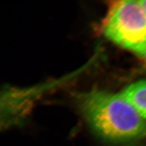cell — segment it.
Returning <instances> with one entry per match:
<instances>
[{
  "label": "cell",
  "instance_id": "6da1fadb",
  "mask_svg": "<svg viewBox=\"0 0 146 146\" xmlns=\"http://www.w3.org/2000/svg\"><path fill=\"white\" fill-rule=\"evenodd\" d=\"M78 104L92 129L112 141L146 136V122L121 94L97 89L78 95Z\"/></svg>",
  "mask_w": 146,
  "mask_h": 146
},
{
  "label": "cell",
  "instance_id": "7a4b0ae2",
  "mask_svg": "<svg viewBox=\"0 0 146 146\" xmlns=\"http://www.w3.org/2000/svg\"><path fill=\"white\" fill-rule=\"evenodd\" d=\"M102 29L112 42L140 56L146 51V14L139 1L112 2Z\"/></svg>",
  "mask_w": 146,
  "mask_h": 146
},
{
  "label": "cell",
  "instance_id": "3957f363",
  "mask_svg": "<svg viewBox=\"0 0 146 146\" xmlns=\"http://www.w3.org/2000/svg\"><path fill=\"white\" fill-rule=\"evenodd\" d=\"M121 94L146 122V80L131 84Z\"/></svg>",
  "mask_w": 146,
  "mask_h": 146
},
{
  "label": "cell",
  "instance_id": "277c9868",
  "mask_svg": "<svg viewBox=\"0 0 146 146\" xmlns=\"http://www.w3.org/2000/svg\"><path fill=\"white\" fill-rule=\"evenodd\" d=\"M140 4L141 5V7L143 9L145 12L146 14V0H141V1H139Z\"/></svg>",
  "mask_w": 146,
  "mask_h": 146
},
{
  "label": "cell",
  "instance_id": "5b68a950",
  "mask_svg": "<svg viewBox=\"0 0 146 146\" xmlns=\"http://www.w3.org/2000/svg\"><path fill=\"white\" fill-rule=\"evenodd\" d=\"M142 58H143V61H144V63H145V66H146V51L145 52V54H143V55L142 56Z\"/></svg>",
  "mask_w": 146,
  "mask_h": 146
}]
</instances>
